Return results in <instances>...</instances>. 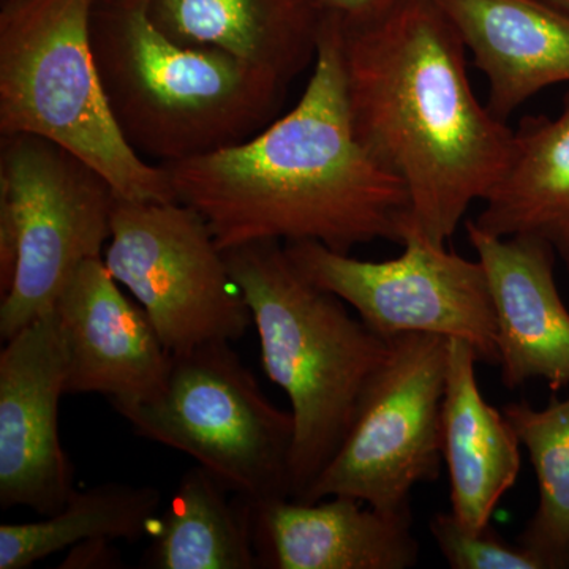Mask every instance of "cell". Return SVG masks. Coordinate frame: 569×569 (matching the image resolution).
I'll use <instances>...</instances> for the list:
<instances>
[{
  "mask_svg": "<svg viewBox=\"0 0 569 569\" xmlns=\"http://www.w3.org/2000/svg\"><path fill=\"white\" fill-rule=\"evenodd\" d=\"M252 505L261 568L408 569L419 561L411 507L381 511L356 498Z\"/></svg>",
  "mask_w": 569,
  "mask_h": 569,
  "instance_id": "5bb4252c",
  "label": "cell"
},
{
  "mask_svg": "<svg viewBox=\"0 0 569 569\" xmlns=\"http://www.w3.org/2000/svg\"><path fill=\"white\" fill-rule=\"evenodd\" d=\"M466 54L436 0H407L342 29L356 137L406 186L408 230L436 246H447L470 206L488 197L515 148V130L475 96Z\"/></svg>",
  "mask_w": 569,
  "mask_h": 569,
  "instance_id": "7a4b0ae2",
  "label": "cell"
},
{
  "mask_svg": "<svg viewBox=\"0 0 569 569\" xmlns=\"http://www.w3.org/2000/svg\"><path fill=\"white\" fill-rule=\"evenodd\" d=\"M206 468H189L163 515L157 519L142 568L257 569L252 505L230 498Z\"/></svg>",
  "mask_w": 569,
  "mask_h": 569,
  "instance_id": "d6986e66",
  "label": "cell"
},
{
  "mask_svg": "<svg viewBox=\"0 0 569 569\" xmlns=\"http://www.w3.org/2000/svg\"><path fill=\"white\" fill-rule=\"evenodd\" d=\"M52 313L66 343V395H102L116 406L144 402L162 389L171 353L103 258L77 269Z\"/></svg>",
  "mask_w": 569,
  "mask_h": 569,
  "instance_id": "7c38bea8",
  "label": "cell"
},
{
  "mask_svg": "<svg viewBox=\"0 0 569 569\" xmlns=\"http://www.w3.org/2000/svg\"><path fill=\"white\" fill-rule=\"evenodd\" d=\"M93 0H2L0 133L56 142L126 200L173 203L170 174L127 142L93 56Z\"/></svg>",
  "mask_w": 569,
  "mask_h": 569,
  "instance_id": "5b68a950",
  "label": "cell"
},
{
  "mask_svg": "<svg viewBox=\"0 0 569 569\" xmlns=\"http://www.w3.org/2000/svg\"><path fill=\"white\" fill-rule=\"evenodd\" d=\"M473 346L449 339L441 406V455L447 463L451 512L468 529H485L501 498L518 481L520 445L503 410L486 402Z\"/></svg>",
  "mask_w": 569,
  "mask_h": 569,
  "instance_id": "2e32d148",
  "label": "cell"
},
{
  "mask_svg": "<svg viewBox=\"0 0 569 569\" xmlns=\"http://www.w3.org/2000/svg\"><path fill=\"white\" fill-rule=\"evenodd\" d=\"M448 343V337L426 332L392 337L391 353L305 503L346 496L397 511L411 507V490L418 485L440 478Z\"/></svg>",
  "mask_w": 569,
  "mask_h": 569,
  "instance_id": "9c48e42d",
  "label": "cell"
},
{
  "mask_svg": "<svg viewBox=\"0 0 569 569\" xmlns=\"http://www.w3.org/2000/svg\"><path fill=\"white\" fill-rule=\"evenodd\" d=\"M111 407L137 436L190 456L233 496L291 498L293 413L268 399L230 342L171 355L156 396Z\"/></svg>",
  "mask_w": 569,
  "mask_h": 569,
  "instance_id": "8992f818",
  "label": "cell"
},
{
  "mask_svg": "<svg viewBox=\"0 0 569 569\" xmlns=\"http://www.w3.org/2000/svg\"><path fill=\"white\" fill-rule=\"evenodd\" d=\"M430 535L451 569H545L529 549L500 537L492 523L468 529L451 511L437 512Z\"/></svg>",
  "mask_w": 569,
  "mask_h": 569,
  "instance_id": "7402d4cb",
  "label": "cell"
},
{
  "mask_svg": "<svg viewBox=\"0 0 569 569\" xmlns=\"http://www.w3.org/2000/svg\"><path fill=\"white\" fill-rule=\"evenodd\" d=\"M223 253L252 313L266 377L290 399L291 500L302 501L347 437L391 340L309 282L282 242H249Z\"/></svg>",
  "mask_w": 569,
  "mask_h": 569,
  "instance_id": "277c9868",
  "label": "cell"
},
{
  "mask_svg": "<svg viewBox=\"0 0 569 569\" xmlns=\"http://www.w3.org/2000/svg\"><path fill=\"white\" fill-rule=\"evenodd\" d=\"M103 261L171 355L233 343L253 325L223 250L190 206L118 197Z\"/></svg>",
  "mask_w": 569,
  "mask_h": 569,
  "instance_id": "ba28073f",
  "label": "cell"
},
{
  "mask_svg": "<svg viewBox=\"0 0 569 569\" xmlns=\"http://www.w3.org/2000/svg\"><path fill=\"white\" fill-rule=\"evenodd\" d=\"M489 84L501 121L569 82V14L546 0H436Z\"/></svg>",
  "mask_w": 569,
  "mask_h": 569,
  "instance_id": "9a60e30c",
  "label": "cell"
},
{
  "mask_svg": "<svg viewBox=\"0 0 569 569\" xmlns=\"http://www.w3.org/2000/svg\"><path fill=\"white\" fill-rule=\"evenodd\" d=\"M153 24L187 47L212 48L291 84L313 67L325 14L317 0H144Z\"/></svg>",
  "mask_w": 569,
  "mask_h": 569,
  "instance_id": "e0dca14e",
  "label": "cell"
},
{
  "mask_svg": "<svg viewBox=\"0 0 569 569\" xmlns=\"http://www.w3.org/2000/svg\"><path fill=\"white\" fill-rule=\"evenodd\" d=\"M402 247L385 261L358 260L316 241L287 242L284 252L309 282L353 307L378 336L456 337L473 346L479 362L498 366L496 310L481 261L413 230L406 231Z\"/></svg>",
  "mask_w": 569,
  "mask_h": 569,
  "instance_id": "30bf717a",
  "label": "cell"
},
{
  "mask_svg": "<svg viewBox=\"0 0 569 569\" xmlns=\"http://www.w3.org/2000/svg\"><path fill=\"white\" fill-rule=\"evenodd\" d=\"M179 203L206 220L220 249L258 241L402 244L406 186L370 157L348 108L342 29L326 18L312 74L293 110L249 140L162 164Z\"/></svg>",
  "mask_w": 569,
  "mask_h": 569,
  "instance_id": "6da1fadb",
  "label": "cell"
},
{
  "mask_svg": "<svg viewBox=\"0 0 569 569\" xmlns=\"http://www.w3.org/2000/svg\"><path fill=\"white\" fill-rule=\"evenodd\" d=\"M162 492L153 486L104 482L74 490L66 507L39 522L0 526V569L31 568L89 539L137 542L151 537Z\"/></svg>",
  "mask_w": 569,
  "mask_h": 569,
  "instance_id": "ffe728a7",
  "label": "cell"
},
{
  "mask_svg": "<svg viewBox=\"0 0 569 569\" xmlns=\"http://www.w3.org/2000/svg\"><path fill=\"white\" fill-rule=\"evenodd\" d=\"M482 203L478 228L548 242L569 274V93L553 118L520 121L507 170Z\"/></svg>",
  "mask_w": 569,
  "mask_h": 569,
  "instance_id": "ac0fdd59",
  "label": "cell"
},
{
  "mask_svg": "<svg viewBox=\"0 0 569 569\" xmlns=\"http://www.w3.org/2000/svg\"><path fill=\"white\" fill-rule=\"evenodd\" d=\"M529 452L538 503L516 541L545 569H569V397L545 408L527 400L501 408Z\"/></svg>",
  "mask_w": 569,
  "mask_h": 569,
  "instance_id": "44dd1931",
  "label": "cell"
},
{
  "mask_svg": "<svg viewBox=\"0 0 569 569\" xmlns=\"http://www.w3.org/2000/svg\"><path fill=\"white\" fill-rule=\"evenodd\" d=\"M91 41L119 129L160 164L249 140L274 121L290 86L227 52L171 39L144 0H93Z\"/></svg>",
  "mask_w": 569,
  "mask_h": 569,
  "instance_id": "3957f363",
  "label": "cell"
},
{
  "mask_svg": "<svg viewBox=\"0 0 569 569\" xmlns=\"http://www.w3.org/2000/svg\"><path fill=\"white\" fill-rule=\"evenodd\" d=\"M466 230L492 293L501 383L509 391L531 380L568 388L569 310L557 287L556 250L531 236L486 233L473 220Z\"/></svg>",
  "mask_w": 569,
  "mask_h": 569,
  "instance_id": "4fadbf2b",
  "label": "cell"
},
{
  "mask_svg": "<svg viewBox=\"0 0 569 569\" xmlns=\"http://www.w3.org/2000/svg\"><path fill=\"white\" fill-rule=\"evenodd\" d=\"M325 18L339 22L342 29L359 28L385 17L407 0H317Z\"/></svg>",
  "mask_w": 569,
  "mask_h": 569,
  "instance_id": "603a6c76",
  "label": "cell"
},
{
  "mask_svg": "<svg viewBox=\"0 0 569 569\" xmlns=\"http://www.w3.org/2000/svg\"><path fill=\"white\" fill-rule=\"evenodd\" d=\"M116 194L110 182L56 142L2 134L0 220L17 236V272L0 302V337L47 316L86 261L103 258Z\"/></svg>",
  "mask_w": 569,
  "mask_h": 569,
  "instance_id": "52a82bcc",
  "label": "cell"
},
{
  "mask_svg": "<svg viewBox=\"0 0 569 569\" xmlns=\"http://www.w3.org/2000/svg\"><path fill=\"white\" fill-rule=\"evenodd\" d=\"M546 2L552 3L557 9L563 10L565 13L569 14V0H546Z\"/></svg>",
  "mask_w": 569,
  "mask_h": 569,
  "instance_id": "d4e9b609",
  "label": "cell"
},
{
  "mask_svg": "<svg viewBox=\"0 0 569 569\" xmlns=\"http://www.w3.org/2000/svg\"><path fill=\"white\" fill-rule=\"evenodd\" d=\"M110 539H89L78 542L59 568L67 569H116L122 568V557Z\"/></svg>",
  "mask_w": 569,
  "mask_h": 569,
  "instance_id": "cb8c5ba5",
  "label": "cell"
},
{
  "mask_svg": "<svg viewBox=\"0 0 569 569\" xmlns=\"http://www.w3.org/2000/svg\"><path fill=\"white\" fill-rule=\"evenodd\" d=\"M67 351L52 310L7 340L0 351V507L61 511L74 470L59 433Z\"/></svg>",
  "mask_w": 569,
  "mask_h": 569,
  "instance_id": "8fae6325",
  "label": "cell"
}]
</instances>
